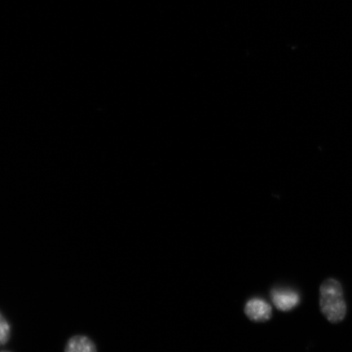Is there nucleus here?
<instances>
[{"mask_svg": "<svg viewBox=\"0 0 352 352\" xmlns=\"http://www.w3.org/2000/svg\"><path fill=\"white\" fill-rule=\"evenodd\" d=\"M65 352H98V349L91 338L76 336L69 338L66 343Z\"/></svg>", "mask_w": 352, "mask_h": 352, "instance_id": "nucleus-4", "label": "nucleus"}, {"mask_svg": "<svg viewBox=\"0 0 352 352\" xmlns=\"http://www.w3.org/2000/svg\"><path fill=\"white\" fill-rule=\"evenodd\" d=\"M272 299L277 309L287 311L296 307L299 302L298 294L292 290L274 289L272 292Z\"/></svg>", "mask_w": 352, "mask_h": 352, "instance_id": "nucleus-3", "label": "nucleus"}, {"mask_svg": "<svg viewBox=\"0 0 352 352\" xmlns=\"http://www.w3.org/2000/svg\"><path fill=\"white\" fill-rule=\"evenodd\" d=\"M0 352H11V351H1Z\"/></svg>", "mask_w": 352, "mask_h": 352, "instance_id": "nucleus-6", "label": "nucleus"}, {"mask_svg": "<svg viewBox=\"0 0 352 352\" xmlns=\"http://www.w3.org/2000/svg\"><path fill=\"white\" fill-rule=\"evenodd\" d=\"M319 306L321 314L329 323L336 324L345 320L347 306L340 280L329 277L320 284Z\"/></svg>", "mask_w": 352, "mask_h": 352, "instance_id": "nucleus-1", "label": "nucleus"}, {"mask_svg": "<svg viewBox=\"0 0 352 352\" xmlns=\"http://www.w3.org/2000/svg\"><path fill=\"white\" fill-rule=\"evenodd\" d=\"M11 337V327L10 323L0 312V346L6 345Z\"/></svg>", "mask_w": 352, "mask_h": 352, "instance_id": "nucleus-5", "label": "nucleus"}, {"mask_svg": "<svg viewBox=\"0 0 352 352\" xmlns=\"http://www.w3.org/2000/svg\"><path fill=\"white\" fill-rule=\"evenodd\" d=\"M245 311L248 318L254 321H265L270 320L272 316L270 303L261 298L250 300L245 306Z\"/></svg>", "mask_w": 352, "mask_h": 352, "instance_id": "nucleus-2", "label": "nucleus"}]
</instances>
